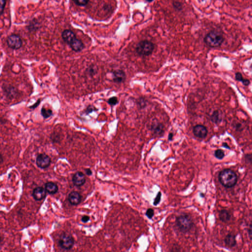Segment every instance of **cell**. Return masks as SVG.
Listing matches in <instances>:
<instances>
[{
    "instance_id": "cell-1",
    "label": "cell",
    "mask_w": 252,
    "mask_h": 252,
    "mask_svg": "<svg viewBox=\"0 0 252 252\" xmlns=\"http://www.w3.org/2000/svg\"><path fill=\"white\" fill-rule=\"evenodd\" d=\"M219 180L226 188L234 186L237 181V177L235 172L229 169H225L220 172Z\"/></svg>"
},
{
    "instance_id": "cell-2",
    "label": "cell",
    "mask_w": 252,
    "mask_h": 252,
    "mask_svg": "<svg viewBox=\"0 0 252 252\" xmlns=\"http://www.w3.org/2000/svg\"><path fill=\"white\" fill-rule=\"evenodd\" d=\"M175 225L178 230L183 233L190 231L193 225L192 217L189 215L183 214L177 217Z\"/></svg>"
},
{
    "instance_id": "cell-3",
    "label": "cell",
    "mask_w": 252,
    "mask_h": 252,
    "mask_svg": "<svg viewBox=\"0 0 252 252\" xmlns=\"http://www.w3.org/2000/svg\"><path fill=\"white\" fill-rule=\"evenodd\" d=\"M204 41L208 46L216 47L221 45L224 42L223 35L217 31H212L205 36Z\"/></svg>"
},
{
    "instance_id": "cell-4",
    "label": "cell",
    "mask_w": 252,
    "mask_h": 252,
    "mask_svg": "<svg viewBox=\"0 0 252 252\" xmlns=\"http://www.w3.org/2000/svg\"><path fill=\"white\" fill-rule=\"evenodd\" d=\"M154 48L153 42L148 41H142L137 44L136 51L142 56H149L152 53Z\"/></svg>"
},
{
    "instance_id": "cell-5",
    "label": "cell",
    "mask_w": 252,
    "mask_h": 252,
    "mask_svg": "<svg viewBox=\"0 0 252 252\" xmlns=\"http://www.w3.org/2000/svg\"><path fill=\"white\" fill-rule=\"evenodd\" d=\"M58 244L62 249L69 250L71 249L74 245V239L70 233H63L59 237Z\"/></svg>"
},
{
    "instance_id": "cell-6",
    "label": "cell",
    "mask_w": 252,
    "mask_h": 252,
    "mask_svg": "<svg viewBox=\"0 0 252 252\" xmlns=\"http://www.w3.org/2000/svg\"><path fill=\"white\" fill-rule=\"evenodd\" d=\"M7 44L9 47L13 49H18L22 45V41L19 36L13 34L9 36L7 39Z\"/></svg>"
},
{
    "instance_id": "cell-7",
    "label": "cell",
    "mask_w": 252,
    "mask_h": 252,
    "mask_svg": "<svg viewBox=\"0 0 252 252\" xmlns=\"http://www.w3.org/2000/svg\"><path fill=\"white\" fill-rule=\"evenodd\" d=\"M50 164V158L44 153L39 154L36 157V165L39 168L45 169L49 167Z\"/></svg>"
},
{
    "instance_id": "cell-8",
    "label": "cell",
    "mask_w": 252,
    "mask_h": 252,
    "mask_svg": "<svg viewBox=\"0 0 252 252\" xmlns=\"http://www.w3.org/2000/svg\"><path fill=\"white\" fill-rule=\"evenodd\" d=\"M73 183L76 186L81 187L86 182L85 176L81 171L76 172L72 178Z\"/></svg>"
},
{
    "instance_id": "cell-9",
    "label": "cell",
    "mask_w": 252,
    "mask_h": 252,
    "mask_svg": "<svg viewBox=\"0 0 252 252\" xmlns=\"http://www.w3.org/2000/svg\"><path fill=\"white\" fill-rule=\"evenodd\" d=\"M193 133L196 137L199 139H205L207 136L208 130L205 126L198 125L193 127Z\"/></svg>"
},
{
    "instance_id": "cell-10",
    "label": "cell",
    "mask_w": 252,
    "mask_h": 252,
    "mask_svg": "<svg viewBox=\"0 0 252 252\" xmlns=\"http://www.w3.org/2000/svg\"><path fill=\"white\" fill-rule=\"evenodd\" d=\"M46 190L42 187H38L35 188L33 192L32 196L36 201H40L45 198Z\"/></svg>"
},
{
    "instance_id": "cell-11",
    "label": "cell",
    "mask_w": 252,
    "mask_h": 252,
    "mask_svg": "<svg viewBox=\"0 0 252 252\" xmlns=\"http://www.w3.org/2000/svg\"><path fill=\"white\" fill-rule=\"evenodd\" d=\"M62 37L63 41L69 45L72 42V41L76 38V34L70 30H65L63 31Z\"/></svg>"
},
{
    "instance_id": "cell-12",
    "label": "cell",
    "mask_w": 252,
    "mask_h": 252,
    "mask_svg": "<svg viewBox=\"0 0 252 252\" xmlns=\"http://www.w3.org/2000/svg\"><path fill=\"white\" fill-rule=\"evenodd\" d=\"M69 202L73 205H77L81 202V196L79 192L73 191L68 196Z\"/></svg>"
},
{
    "instance_id": "cell-13",
    "label": "cell",
    "mask_w": 252,
    "mask_h": 252,
    "mask_svg": "<svg viewBox=\"0 0 252 252\" xmlns=\"http://www.w3.org/2000/svg\"><path fill=\"white\" fill-rule=\"evenodd\" d=\"M112 74H113V80L114 82L120 83L123 82L126 80V75L123 70H117L114 71L112 73Z\"/></svg>"
},
{
    "instance_id": "cell-14",
    "label": "cell",
    "mask_w": 252,
    "mask_h": 252,
    "mask_svg": "<svg viewBox=\"0 0 252 252\" xmlns=\"http://www.w3.org/2000/svg\"><path fill=\"white\" fill-rule=\"evenodd\" d=\"M70 46L75 52H80L84 48V44L79 39L76 38L70 44Z\"/></svg>"
},
{
    "instance_id": "cell-15",
    "label": "cell",
    "mask_w": 252,
    "mask_h": 252,
    "mask_svg": "<svg viewBox=\"0 0 252 252\" xmlns=\"http://www.w3.org/2000/svg\"><path fill=\"white\" fill-rule=\"evenodd\" d=\"M152 132L155 135L157 136H161L164 133V126L162 124L159 123H155L152 125L151 127Z\"/></svg>"
},
{
    "instance_id": "cell-16",
    "label": "cell",
    "mask_w": 252,
    "mask_h": 252,
    "mask_svg": "<svg viewBox=\"0 0 252 252\" xmlns=\"http://www.w3.org/2000/svg\"><path fill=\"white\" fill-rule=\"evenodd\" d=\"M45 189L46 192L50 195H54L58 191V187L54 182H48L45 184Z\"/></svg>"
},
{
    "instance_id": "cell-17",
    "label": "cell",
    "mask_w": 252,
    "mask_h": 252,
    "mask_svg": "<svg viewBox=\"0 0 252 252\" xmlns=\"http://www.w3.org/2000/svg\"><path fill=\"white\" fill-rule=\"evenodd\" d=\"M211 120L212 122L216 124L220 123L222 121V115L221 112L218 110L214 111L211 116Z\"/></svg>"
},
{
    "instance_id": "cell-18",
    "label": "cell",
    "mask_w": 252,
    "mask_h": 252,
    "mask_svg": "<svg viewBox=\"0 0 252 252\" xmlns=\"http://www.w3.org/2000/svg\"><path fill=\"white\" fill-rule=\"evenodd\" d=\"M225 242L227 245L230 247L234 246L236 243L235 236L231 234H228L225 237Z\"/></svg>"
},
{
    "instance_id": "cell-19",
    "label": "cell",
    "mask_w": 252,
    "mask_h": 252,
    "mask_svg": "<svg viewBox=\"0 0 252 252\" xmlns=\"http://www.w3.org/2000/svg\"><path fill=\"white\" fill-rule=\"evenodd\" d=\"M219 216L220 219L225 222L228 221L231 218L230 213L225 210H222L220 212Z\"/></svg>"
},
{
    "instance_id": "cell-20",
    "label": "cell",
    "mask_w": 252,
    "mask_h": 252,
    "mask_svg": "<svg viewBox=\"0 0 252 252\" xmlns=\"http://www.w3.org/2000/svg\"><path fill=\"white\" fill-rule=\"evenodd\" d=\"M41 113L44 119H47L52 116L53 114V111L51 109H46L44 107H42L41 109Z\"/></svg>"
},
{
    "instance_id": "cell-21",
    "label": "cell",
    "mask_w": 252,
    "mask_h": 252,
    "mask_svg": "<svg viewBox=\"0 0 252 252\" xmlns=\"http://www.w3.org/2000/svg\"><path fill=\"white\" fill-rule=\"evenodd\" d=\"M76 5L80 7L85 6L88 4L89 0H73Z\"/></svg>"
},
{
    "instance_id": "cell-22",
    "label": "cell",
    "mask_w": 252,
    "mask_h": 252,
    "mask_svg": "<svg viewBox=\"0 0 252 252\" xmlns=\"http://www.w3.org/2000/svg\"><path fill=\"white\" fill-rule=\"evenodd\" d=\"M215 156L217 159L221 160L224 157V152L223 150H221V149H218L215 152Z\"/></svg>"
},
{
    "instance_id": "cell-23",
    "label": "cell",
    "mask_w": 252,
    "mask_h": 252,
    "mask_svg": "<svg viewBox=\"0 0 252 252\" xmlns=\"http://www.w3.org/2000/svg\"><path fill=\"white\" fill-rule=\"evenodd\" d=\"M118 102V98L116 97H111L110 98H109L108 101H107L108 104L110 105H112V106L117 105Z\"/></svg>"
},
{
    "instance_id": "cell-24",
    "label": "cell",
    "mask_w": 252,
    "mask_h": 252,
    "mask_svg": "<svg viewBox=\"0 0 252 252\" xmlns=\"http://www.w3.org/2000/svg\"><path fill=\"white\" fill-rule=\"evenodd\" d=\"M161 192H158V193L157 196H156V197L155 199H154V202H153L154 205H158L159 203H160V201H161Z\"/></svg>"
},
{
    "instance_id": "cell-25",
    "label": "cell",
    "mask_w": 252,
    "mask_h": 252,
    "mask_svg": "<svg viewBox=\"0 0 252 252\" xmlns=\"http://www.w3.org/2000/svg\"><path fill=\"white\" fill-rule=\"evenodd\" d=\"M154 215V211L153 209L151 208H149L147 209L146 212V215L149 219H152L153 218Z\"/></svg>"
},
{
    "instance_id": "cell-26",
    "label": "cell",
    "mask_w": 252,
    "mask_h": 252,
    "mask_svg": "<svg viewBox=\"0 0 252 252\" xmlns=\"http://www.w3.org/2000/svg\"><path fill=\"white\" fill-rule=\"evenodd\" d=\"M6 5V0H1V6H0V12L1 15H2L4 13V8Z\"/></svg>"
},
{
    "instance_id": "cell-27",
    "label": "cell",
    "mask_w": 252,
    "mask_h": 252,
    "mask_svg": "<svg viewBox=\"0 0 252 252\" xmlns=\"http://www.w3.org/2000/svg\"><path fill=\"white\" fill-rule=\"evenodd\" d=\"M235 79H236L237 81H241V82L243 83L244 81L245 80V79H244L243 78L242 75L241 73H235Z\"/></svg>"
},
{
    "instance_id": "cell-28",
    "label": "cell",
    "mask_w": 252,
    "mask_h": 252,
    "mask_svg": "<svg viewBox=\"0 0 252 252\" xmlns=\"http://www.w3.org/2000/svg\"><path fill=\"white\" fill-rule=\"evenodd\" d=\"M95 107H94L93 105H89L86 109L85 112L86 114H89L92 113L93 111H95Z\"/></svg>"
},
{
    "instance_id": "cell-29",
    "label": "cell",
    "mask_w": 252,
    "mask_h": 252,
    "mask_svg": "<svg viewBox=\"0 0 252 252\" xmlns=\"http://www.w3.org/2000/svg\"><path fill=\"white\" fill-rule=\"evenodd\" d=\"M174 7L176 10H182V4L178 1H175L173 3Z\"/></svg>"
},
{
    "instance_id": "cell-30",
    "label": "cell",
    "mask_w": 252,
    "mask_h": 252,
    "mask_svg": "<svg viewBox=\"0 0 252 252\" xmlns=\"http://www.w3.org/2000/svg\"><path fill=\"white\" fill-rule=\"evenodd\" d=\"M138 105L140 106V107L143 108L146 106L145 101L143 99H140L138 102Z\"/></svg>"
},
{
    "instance_id": "cell-31",
    "label": "cell",
    "mask_w": 252,
    "mask_h": 252,
    "mask_svg": "<svg viewBox=\"0 0 252 252\" xmlns=\"http://www.w3.org/2000/svg\"><path fill=\"white\" fill-rule=\"evenodd\" d=\"M41 99H38V101H36V102L35 104H34V105H31L30 107H29V108L31 109H35L39 105V104H41Z\"/></svg>"
},
{
    "instance_id": "cell-32",
    "label": "cell",
    "mask_w": 252,
    "mask_h": 252,
    "mask_svg": "<svg viewBox=\"0 0 252 252\" xmlns=\"http://www.w3.org/2000/svg\"><path fill=\"white\" fill-rule=\"evenodd\" d=\"M89 220H90V217L87 215H84L81 218V221L83 223H87Z\"/></svg>"
},
{
    "instance_id": "cell-33",
    "label": "cell",
    "mask_w": 252,
    "mask_h": 252,
    "mask_svg": "<svg viewBox=\"0 0 252 252\" xmlns=\"http://www.w3.org/2000/svg\"><path fill=\"white\" fill-rule=\"evenodd\" d=\"M248 234L250 238L252 240V225L250 226L249 228L248 229Z\"/></svg>"
},
{
    "instance_id": "cell-34",
    "label": "cell",
    "mask_w": 252,
    "mask_h": 252,
    "mask_svg": "<svg viewBox=\"0 0 252 252\" xmlns=\"http://www.w3.org/2000/svg\"><path fill=\"white\" fill-rule=\"evenodd\" d=\"M85 173L87 175H89V176H90V175H92V171L89 168H87V169H86L85 170Z\"/></svg>"
},
{
    "instance_id": "cell-35",
    "label": "cell",
    "mask_w": 252,
    "mask_h": 252,
    "mask_svg": "<svg viewBox=\"0 0 252 252\" xmlns=\"http://www.w3.org/2000/svg\"><path fill=\"white\" fill-rule=\"evenodd\" d=\"M173 137V133H170L169 135H168V140H172Z\"/></svg>"
},
{
    "instance_id": "cell-36",
    "label": "cell",
    "mask_w": 252,
    "mask_h": 252,
    "mask_svg": "<svg viewBox=\"0 0 252 252\" xmlns=\"http://www.w3.org/2000/svg\"><path fill=\"white\" fill-rule=\"evenodd\" d=\"M223 146L225 148L228 149H230V147H228V145H227V143H223Z\"/></svg>"
},
{
    "instance_id": "cell-37",
    "label": "cell",
    "mask_w": 252,
    "mask_h": 252,
    "mask_svg": "<svg viewBox=\"0 0 252 252\" xmlns=\"http://www.w3.org/2000/svg\"><path fill=\"white\" fill-rule=\"evenodd\" d=\"M146 1L148 2H151V1H153V0H146Z\"/></svg>"
},
{
    "instance_id": "cell-38",
    "label": "cell",
    "mask_w": 252,
    "mask_h": 252,
    "mask_svg": "<svg viewBox=\"0 0 252 252\" xmlns=\"http://www.w3.org/2000/svg\"><path fill=\"white\" fill-rule=\"evenodd\" d=\"M251 69H252V64H251Z\"/></svg>"
}]
</instances>
